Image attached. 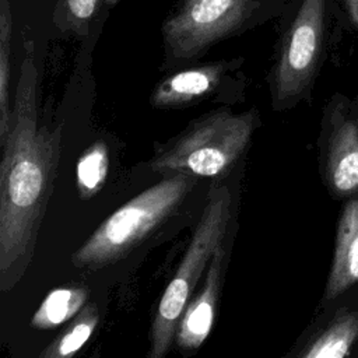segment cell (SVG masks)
Here are the masks:
<instances>
[{"mask_svg": "<svg viewBox=\"0 0 358 358\" xmlns=\"http://www.w3.org/2000/svg\"><path fill=\"white\" fill-rule=\"evenodd\" d=\"M36 69L28 55L15 85L11 127L0 164V289L24 277L36 248L60 157L62 126L39 124Z\"/></svg>", "mask_w": 358, "mask_h": 358, "instance_id": "cell-1", "label": "cell"}, {"mask_svg": "<svg viewBox=\"0 0 358 358\" xmlns=\"http://www.w3.org/2000/svg\"><path fill=\"white\" fill-rule=\"evenodd\" d=\"M253 0H185L164 24L166 50L175 59H193L232 34L250 11Z\"/></svg>", "mask_w": 358, "mask_h": 358, "instance_id": "cell-7", "label": "cell"}, {"mask_svg": "<svg viewBox=\"0 0 358 358\" xmlns=\"http://www.w3.org/2000/svg\"><path fill=\"white\" fill-rule=\"evenodd\" d=\"M11 20L7 0H1L0 15V145L11 127L13 108L10 99L11 83Z\"/></svg>", "mask_w": 358, "mask_h": 358, "instance_id": "cell-15", "label": "cell"}, {"mask_svg": "<svg viewBox=\"0 0 358 358\" xmlns=\"http://www.w3.org/2000/svg\"><path fill=\"white\" fill-rule=\"evenodd\" d=\"M196 183V176L168 173L105 218L71 255V263L98 270L119 262L176 213Z\"/></svg>", "mask_w": 358, "mask_h": 358, "instance_id": "cell-3", "label": "cell"}, {"mask_svg": "<svg viewBox=\"0 0 358 358\" xmlns=\"http://www.w3.org/2000/svg\"><path fill=\"white\" fill-rule=\"evenodd\" d=\"M99 323V310L95 303H87L39 354L41 358L74 357L91 338Z\"/></svg>", "mask_w": 358, "mask_h": 358, "instance_id": "cell-13", "label": "cell"}, {"mask_svg": "<svg viewBox=\"0 0 358 358\" xmlns=\"http://www.w3.org/2000/svg\"><path fill=\"white\" fill-rule=\"evenodd\" d=\"M90 291L85 287H59L52 289L34 312L31 326L52 330L69 323L85 305Z\"/></svg>", "mask_w": 358, "mask_h": 358, "instance_id": "cell-12", "label": "cell"}, {"mask_svg": "<svg viewBox=\"0 0 358 358\" xmlns=\"http://www.w3.org/2000/svg\"><path fill=\"white\" fill-rule=\"evenodd\" d=\"M231 193L227 186L210 189L203 214L194 228L185 255L159 298L151 324V347L148 357L162 358L172 343L185 306L208 267L215 249L222 243L231 218Z\"/></svg>", "mask_w": 358, "mask_h": 358, "instance_id": "cell-5", "label": "cell"}, {"mask_svg": "<svg viewBox=\"0 0 358 358\" xmlns=\"http://www.w3.org/2000/svg\"><path fill=\"white\" fill-rule=\"evenodd\" d=\"M350 27L351 31L358 32V0H337Z\"/></svg>", "mask_w": 358, "mask_h": 358, "instance_id": "cell-17", "label": "cell"}, {"mask_svg": "<svg viewBox=\"0 0 358 358\" xmlns=\"http://www.w3.org/2000/svg\"><path fill=\"white\" fill-rule=\"evenodd\" d=\"M225 250L222 243L215 249L200 291L190 298L179 319L175 344L186 354L197 351L211 333L222 287Z\"/></svg>", "mask_w": 358, "mask_h": 358, "instance_id": "cell-9", "label": "cell"}, {"mask_svg": "<svg viewBox=\"0 0 358 358\" xmlns=\"http://www.w3.org/2000/svg\"><path fill=\"white\" fill-rule=\"evenodd\" d=\"M257 126L256 109L232 112L220 108L190 122L179 136L159 147L150 166L165 175L218 178L245 154Z\"/></svg>", "mask_w": 358, "mask_h": 358, "instance_id": "cell-4", "label": "cell"}, {"mask_svg": "<svg viewBox=\"0 0 358 358\" xmlns=\"http://www.w3.org/2000/svg\"><path fill=\"white\" fill-rule=\"evenodd\" d=\"M351 27L337 0H298L271 71L275 109L309 101L333 39Z\"/></svg>", "mask_w": 358, "mask_h": 358, "instance_id": "cell-2", "label": "cell"}, {"mask_svg": "<svg viewBox=\"0 0 358 358\" xmlns=\"http://www.w3.org/2000/svg\"><path fill=\"white\" fill-rule=\"evenodd\" d=\"M227 69L225 62H217L171 74L155 85L150 103L158 109L194 105L218 88Z\"/></svg>", "mask_w": 358, "mask_h": 358, "instance_id": "cell-11", "label": "cell"}, {"mask_svg": "<svg viewBox=\"0 0 358 358\" xmlns=\"http://www.w3.org/2000/svg\"><path fill=\"white\" fill-rule=\"evenodd\" d=\"M96 3L98 0H67V7L76 20L85 21L92 17Z\"/></svg>", "mask_w": 358, "mask_h": 358, "instance_id": "cell-16", "label": "cell"}, {"mask_svg": "<svg viewBox=\"0 0 358 358\" xmlns=\"http://www.w3.org/2000/svg\"><path fill=\"white\" fill-rule=\"evenodd\" d=\"M289 355L299 358H358V289L323 308Z\"/></svg>", "mask_w": 358, "mask_h": 358, "instance_id": "cell-8", "label": "cell"}, {"mask_svg": "<svg viewBox=\"0 0 358 358\" xmlns=\"http://www.w3.org/2000/svg\"><path fill=\"white\" fill-rule=\"evenodd\" d=\"M358 289V199L341 203L336 222L334 248L319 308Z\"/></svg>", "mask_w": 358, "mask_h": 358, "instance_id": "cell-10", "label": "cell"}, {"mask_svg": "<svg viewBox=\"0 0 358 358\" xmlns=\"http://www.w3.org/2000/svg\"><path fill=\"white\" fill-rule=\"evenodd\" d=\"M317 164L322 183L333 200L358 199V95L336 92L324 103Z\"/></svg>", "mask_w": 358, "mask_h": 358, "instance_id": "cell-6", "label": "cell"}, {"mask_svg": "<svg viewBox=\"0 0 358 358\" xmlns=\"http://www.w3.org/2000/svg\"><path fill=\"white\" fill-rule=\"evenodd\" d=\"M109 171V151L103 141H95L78 158L76 183L83 200L94 197L105 185Z\"/></svg>", "mask_w": 358, "mask_h": 358, "instance_id": "cell-14", "label": "cell"}]
</instances>
